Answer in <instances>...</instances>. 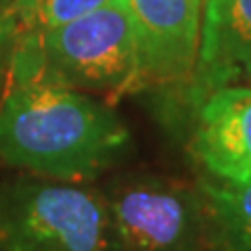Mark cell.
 Returning <instances> with one entry per match:
<instances>
[{"label": "cell", "instance_id": "obj_1", "mask_svg": "<svg viewBox=\"0 0 251 251\" xmlns=\"http://www.w3.org/2000/svg\"><path fill=\"white\" fill-rule=\"evenodd\" d=\"M130 149V132L111 107L50 84L6 86L0 105V161L34 176L88 182Z\"/></svg>", "mask_w": 251, "mask_h": 251}, {"label": "cell", "instance_id": "obj_2", "mask_svg": "<svg viewBox=\"0 0 251 251\" xmlns=\"http://www.w3.org/2000/svg\"><path fill=\"white\" fill-rule=\"evenodd\" d=\"M9 86L50 84L69 90L132 94L136 74L134 31L126 0L42 31L15 34Z\"/></svg>", "mask_w": 251, "mask_h": 251}, {"label": "cell", "instance_id": "obj_3", "mask_svg": "<svg viewBox=\"0 0 251 251\" xmlns=\"http://www.w3.org/2000/svg\"><path fill=\"white\" fill-rule=\"evenodd\" d=\"M105 197L77 182L19 176L0 182V251H103Z\"/></svg>", "mask_w": 251, "mask_h": 251}, {"label": "cell", "instance_id": "obj_4", "mask_svg": "<svg viewBox=\"0 0 251 251\" xmlns=\"http://www.w3.org/2000/svg\"><path fill=\"white\" fill-rule=\"evenodd\" d=\"M103 251H205L197 186L161 176H128L103 193Z\"/></svg>", "mask_w": 251, "mask_h": 251}, {"label": "cell", "instance_id": "obj_5", "mask_svg": "<svg viewBox=\"0 0 251 251\" xmlns=\"http://www.w3.org/2000/svg\"><path fill=\"white\" fill-rule=\"evenodd\" d=\"M134 31L132 92L188 84L197 65L205 0H126Z\"/></svg>", "mask_w": 251, "mask_h": 251}, {"label": "cell", "instance_id": "obj_6", "mask_svg": "<svg viewBox=\"0 0 251 251\" xmlns=\"http://www.w3.org/2000/svg\"><path fill=\"white\" fill-rule=\"evenodd\" d=\"M191 155L205 176L222 182L251 180V88L226 86L197 105Z\"/></svg>", "mask_w": 251, "mask_h": 251}, {"label": "cell", "instance_id": "obj_7", "mask_svg": "<svg viewBox=\"0 0 251 251\" xmlns=\"http://www.w3.org/2000/svg\"><path fill=\"white\" fill-rule=\"evenodd\" d=\"M241 80H251V0H205L188 99L199 105Z\"/></svg>", "mask_w": 251, "mask_h": 251}, {"label": "cell", "instance_id": "obj_8", "mask_svg": "<svg viewBox=\"0 0 251 251\" xmlns=\"http://www.w3.org/2000/svg\"><path fill=\"white\" fill-rule=\"evenodd\" d=\"M205 251H251V180H197Z\"/></svg>", "mask_w": 251, "mask_h": 251}, {"label": "cell", "instance_id": "obj_9", "mask_svg": "<svg viewBox=\"0 0 251 251\" xmlns=\"http://www.w3.org/2000/svg\"><path fill=\"white\" fill-rule=\"evenodd\" d=\"M111 0H17L9 15L15 21V34L42 31L105 6Z\"/></svg>", "mask_w": 251, "mask_h": 251}, {"label": "cell", "instance_id": "obj_10", "mask_svg": "<svg viewBox=\"0 0 251 251\" xmlns=\"http://www.w3.org/2000/svg\"><path fill=\"white\" fill-rule=\"evenodd\" d=\"M15 21L6 11L2 17H0V77L2 72L6 69V63H9V54H11V46L15 40Z\"/></svg>", "mask_w": 251, "mask_h": 251}]
</instances>
